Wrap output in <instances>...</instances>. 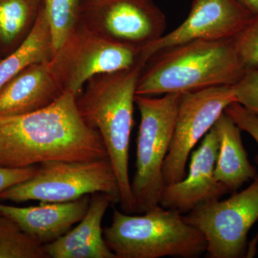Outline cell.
Segmentation results:
<instances>
[{
  "instance_id": "cell-23",
  "label": "cell",
  "mask_w": 258,
  "mask_h": 258,
  "mask_svg": "<svg viewBox=\"0 0 258 258\" xmlns=\"http://www.w3.org/2000/svg\"><path fill=\"white\" fill-rule=\"evenodd\" d=\"M225 113L230 117L241 131L248 133L258 145V115L249 111L237 102L226 108ZM258 164V154L255 158Z\"/></svg>"
},
{
  "instance_id": "cell-8",
  "label": "cell",
  "mask_w": 258,
  "mask_h": 258,
  "mask_svg": "<svg viewBox=\"0 0 258 258\" xmlns=\"http://www.w3.org/2000/svg\"><path fill=\"white\" fill-rule=\"evenodd\" d=\"M184 217L203 234L207 257H244L249 231L258 220V174L240 192L199 205Z\"/></svg>"
},
{
  "instance_id": "cell-7",
  "label": "cell",
  "mask_w": 258,
  "mask_h": 258,
  "mask_svg": "<svg viewBox=\"0 0 258 258\" xmlns=\"http://www.w3.org/2000/svg\"><path fill=\"white\" fill-rule=\"evenodd\" d=\"M146 64L144 47L111 41L79 23L48 62L62 91L76 97L93 76Z\"/></svg>"
},
{
  "instance_id": "cell-21",
  "label": "cell",
  "mask_w": 258,
  "mask_h": 258,
  "mask_svg": "<svg viewBox=\"0 0 258 258\" xmlns=\"http://www.w3.org/2000/svg\"><path fill=\"white\" fill-rule=\"evenodd\" d=\"M236 48L246 71L258 68V13L235 37Z\"/></svg>"
},
{
  "instance_id": "cell-9",
  "label": "cell",
  "mask_w": 258,
  "mask_h": 258,
  "mask_svg": "<svg viewBox=\"0 0 258 258\" xmlns=\"http://www.w3.org/2000/svg\"><path fill=\"white\" fill-rule=\"evenodd\" d=\"M79 23L107 40L142 47L166 28L165 15L153 0H82Z\"/></svg>"
},
{
  "instance_id": "cell-24",
  "label": "cell",
  "mask_w": 258,
  "mask_h": 258,
  "mask_svg": "<svg viewBox=\"0 0 258 258\" xmlns=\"http://www.w3.org/2000/svg\"><path fill=\"white\" fill-rule=\"evenodd\" d=\"M61 258H117L104 239L91 241L66 251Z\"/></svg>"
},
{
  "instance_id": "cell-15",
  "label": "cell",
  "mask_w": 258,
  "mask_h": 258,
  "mask_svg": "<svg viewBox=\"0 0 258 258\" xmlns=\"http://www.w3.org/2000/svg\"><path fill=\"white\" fill-rule=\"evenodd\" d=\"M219 140L215 176L230 191H237L257 176L249 162L241 137V129L225 112L214 125Z\"/></svg>"
},
{
  "instance_id": "cell-6",
  "label": "cell",
  "mask_w": 258,
  "mask_h": 258,
  "mask_svg": "<svg viewBox=\"0 0 258 258\" xmlns=\"http://www.w3.org/2000/svg\"><path fill=\"white\" fill-rule=\"evenodd\" d=\"M95 193L107 194L114 205L120 203L118 180L108 158L42 163L31 178L0 194V200L64 203Z\"/></svg>"
},
{
  "instance_id": "cell-17",
  "label": "cell",
  "mask_w": 258,
  "mask_h": 258,
  "mask_svg": "<svg viewBox=\"0 0 258 258\" xmlns=\"http://www.w3.org/2000/svg\"><path fill=\"white\" fill-rule=\"evenodd\" d=\"M111 205L114 203L109 195L93 194L88 211L79 225L57 240L44 245L48 257L61 258L66 251L91 241L103 239L102 222Z\"/></svg>"
},
{
  "instance_id": "cell-1",
  "label": "cell",
  "mask_w": 258,
  "mask_h": 258,
  "mask_svg": "<svg viewBox=\"0 0 258 258\" xmlns=\"http://www.w3.org/2000/svg\"><path fill=\"white\" fill-rule=\"evenodd\" d=\"M104 158L108 157L103 139L85 123L76 106V97L68 91L38 111L0 116L1 167Z\"/></svg>"
},
{
  "instance_id": "cell-11",
  "label": "cell",
  "mask_w": 258,
  "mask_h": 258,
  "mask_svg": "<svg viewBox=\"0 0 258 258\" xmlns=\"http://www.w3.org/2000/svg\"><path fill=\"white\" fill-rule=\"evenodd\" d=\"M253 15L238 0H194L187 18L177 28L144 47L145 60L192 40L233 38Z\"/></svg>"
},
{
  "instance_id": "cell-13",
  "label": "cell",
  "mask_w": 258,
  "mask_h": 258,
  "mask_svg": "<svg viewBox=\"0 0 258 258\" xmlns=\"http://www.w3.org/2000/svg\"><path fill=\"white\" fill-rule=\"evenodd\" d=\"M91 197L64 203H40L19 208L0 204V214L14 220L24 232L43 245L67 234L86 215Z\"/></svg>"
},
{
  "instance_id": "cell-5",
  "label": "cell",
  "mask_w": 258,
  "mask_h": 258,
  "mask_svg": "<svg viewBox=\"0 0 258 258\" xmlns=\"http://www.w3.org/2000/svg\"><path fill=\"white\" fill-rule=\"evenodd\" d=\"M181 98V93H176L160 98L136 95L141 122L136 171L131 181L134 213H144L159 205L165 187L163 166L174 135Z\"/></svg>"
},
{
  "instance_id": "cell-20",
  "label": "cell",
  "mask_w": 258,
  "mask_h": 258,
  "mask_svg": "<svg viewBox=\"0 0 258 258\" xmlns=\"http://www.w3.org/2000/svg\"><path fill=\"white\" fill-rule=\"evenodd\" d=\"M40 1L50 26L54 54L79 23L82 0Z\"/></svg>"
},
{
  "instance_id": "cell-22",
  "label": "cell",
  "mask_w": 258,
  "mask_h": 258,
  "mask_svg": "<svg viewBox=\"0 0 258 258\" xmlns=\"http://www.w3.org/2000/svg\"><path fill=\"white\" fill-rule=\"evenodd\" d=\"M232 87L236 102L258 115V68L246 71Z\"/></svg>"
},
{
  "instance_id": "cell-10",
  "label": "cell",
  "mask_w": 258,
  "mask_h": 258,
  "mask_svg": "<svg viewBox=\"0 0 258 258\" xmlns=\"http://www.w3.org/2000/svg\"><path fill=\"white\" fill-rule=\"evenodd\" d=\"M234 102L236 97L232 86H216L181 94L174 135L163 166L165 186L184 179L193 148Z\"/></svg>"
},
{
  "instance_id": "cell-3",
  "label": "cell",
  "mask_w": 258,
  "mask_h": 258,
  "mask_svg": "<svg viewBox=\"0 0 258 258\" xmlns=\"http://www.w3.org/2000/svg\"><path fill=\"white\" fill-rule=\"evenodd\" d=\"M246 70L233 38L197 40L164 49L145 64L136 95L152 96L234 86Z\"/></svg>"
},
{
  "instance_id": "cell-18",
  "label": "cell",
  "mask_w": 258,
  "mask_h": 258,
  "mask_svg": "<svg viewBox=\"0 0 258 258\" xmlns=\"http://www.w3.org/2000/svg\"><path fill=\"white\" fill-rule=\"evenodd\" d=\"M40 0H0V43L21 44L35 25Z\"/></svg>"
},
{
  "instance_id": "cell-12",
  "label": "cell",
  "mask_w": 258,
  "mask_h": 258,
  "mask_svg": "<svg viewBox=\"0 0 258 258\" xmlns=\"http://www.w3.org/2000/svg\"><path fill=\"white\" fill-rule=\"evenodd\" d=\"M219 140L215 127L204 137L196 151L191 153L189 173L178 182L166 185L159 205L188 213L203 204L220 200L230 190L217 181L215 164Z\"/></svg>"
},
{
  "instance_id": "cell-16",
  "label": "cell",
  "mask_w": 258,
  "mask_h": 258,
  "mask_svg": "<svg viewBox=\"0 0 258 258\" xmlns=\"http://www.w3.org/2000/svg\"><path fill=\"white\" fill-rule=\"evenodd\" d=\"M52 55L50 26L40 6L36 22L28 37L0 62V88L30 64L49 61Z\"/></svg>"
},
{
  "instance_id": "cell-4",
  "label": "cell",
  "mask_w": 258,
  "mask_h": 258,
  "mask_svg": "<svg viewBox=\"0 0 258 258\" xmlns=\"http://www.w3.org/2000/svg\"><path fill=\"white\" fill-rule=\"evenodd\" d=\"M103 236L117 258H196L207 250L198 229L181 212L160 205L142 215L113 208L111 225L103 229Z\"/></svg>"
},
{
  "instance_id": "cell-25",
  "label": "cell",
  "mask_w": 258,
  "mask_h": 258,
  "mask_svg": "<svg viewBox=\"0 0 258 258\" xmlns=\"http://www.w3.org/2000/svg\"><path fill=\"white\" fill-rule=\"evenodd\" d=\"M37 166L24 168L0 166V194L31 178L36 171Z\"/></svg>"
},
{
  "instance_id": "cell-19",
  "label": "cell",
  "mask_w": 258,
  "mask_h": 258,
  "mask_svg": "<svg viewBox=\"0 0 258 258\" xmlns=\"http://www.w3.org/2000/svg\"><path fill=\"white\" fill-rule=\"evenodd\" d=\"M0 258H49L44 245L0 214Z\"/></svg>"
},
{
  "instance_id": "cell-2",
  "label": "cell",
  "mask_w": 258,
  "mask_h": 258,
  "mask_svg": "<svg viewBox=\"0 0 258 258\" xmlns=\"http://www.w3.org/2000/svg\"><path fill=\"white\" fill-rule=\"evenodd\" d=\"M144 66L93 76L76 97V106L85 123L99 133L108 153L120 189V207L134 213L128 160L134 125L136 91Z\"/></svg>"
},
{
  "instance_id": "cell-26",
  "label": "cell",
  "mask_w": 258,
  "mask_h": 258,
  "mask_svg": "<svg viewBox=\"0 0 258 258\" xmlns=\"http://www.w3.org/2000/svg\"><path fill=\"white\" fill-rule=\"evenodd\" d=\"M252 13H258V0H238Z\"/></svg>"
},
{
  "instance_id": "cell-14",
  "label": "cell",
  "mask_w": 258,
  "mask_h": 258,
  "mask_svg": "<svg viewBox=\"0 0 258 258\" xmlns=\"http://www.w3.org/2000/svg\"><path fill=\"white\" fill-rule=\"evenodd\" d=\"M48 62L30 64L0 88V116L38 111L50 106L63 93Z\"/></svg>"
}]
</instances>
